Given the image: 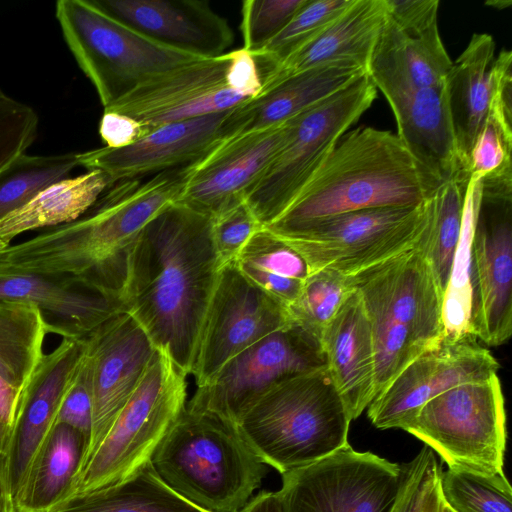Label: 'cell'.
I'll list each match as a JSON object with an SVG mask.
<instances>
[{
    "instance_id": "6da1fadb",
    "label": "cell",
    "mask_w": 512,
    "mask_h": 512,
    "mask_svg": "<svg viewBox=\"0 0 512 512\" xmlns=\"http://www.w3.org/2000/svg\"><path fill=\"white\" fill-rule=\"evenodd\" d=\"M221 267L211 218L180 202L158 213L128 254L125 311L188 376Z\"/></svg>"
},
{
    "instance_id": "7a4b0ae2",
    "label": "cell",
    "mask_w": 512,
    "mask_h": 512,
    "mask_svg": "<svg viewBox=\"0 0 512 512\" xmlns=\"http://www.w3.org/2000/svg\"><path fill=\"white\" fill-rule=\"evenodd\" d=\"M189 165L111 185L80 217L11 245L0 262L71 274L120 295L134 242L158 213L180 200Z\"/></svg>"
},
{
    "instance_id": "3957f363",
    "label": "cell",
    "mask_w": 512,
    "mask_h": 512,
    "mask_svg": "<svg viewBox=\"0 0 512 512\" xmlns=\"http://www.w3.org/2000/svg\"><path fill=\"white\" fill-rule=\"evenodd\" d=\"M272 232L341 213L422 204L439 187L399 137L372 127L343 135Z\"/></svg>"
},
{
    "instance_id": "277c9868",
    "label": "cell",
    "mask_w": 512,
    "mask_h": 512,
    "mask_svg": "<svg viewBox=\"0 0 512 512\" xmlns=\"http://www.w3.org/2000/svg\"><path fill=\"white\" fill-rule=\"evenodd\" d=\"M351 280L370 323L376 397L443 340V296L418 243Z\"/></svg>"
},
{
    "instance_id": "5b68a950",
    "label": "cell",
    "mask_w": 512,
    "mask_h": 512,
    "mask_svg": "<svg viewBox=\"0 0 512 512\" xmlns=\"http://www.w3.org/2000/svg\"><path fill=\"white\" fill-rule=\"evenodd\" d=\"M350 422L326 365L274 386L235 428L265 465L283 474L347 445Z\"/></svg>"
},
{
    "instance_id": "8992f818",
    "label": "cell",
    "mask_w": 512,
    "mask_h": 512,
    "mask_svg": "<svg viewBox=\"0 0 512 512\" xmlns=\"http://www.w3.org/2000/svg\"><path fill=\"white\" fill-rule=\"evenodd\" d=\"M150 464L176 493L208 512H241L267 471L235 427L187 408Z\"/></svg>"
},
{
    "instance_id": "52a82bcc",
    "label": "cell",
    "mask_w": 512,
    "mask_h": 512,
    "mask_svg": "<svg viewBox=\"0 0 512 512\" xmlns=\"http://www.w3.org/2000/svg\"><path fill=\"white\" fill-rule=\"evenodd\" d=\"M187 377L167 352L155 349L138 386L81 469L71 497L119 484L150 462L186 408Z\"/></svg>"
},
{
    "instance_id": "ba28073f",
    "label": "cell",
    "mask_w": 512,
    "mask_h": 512,
    "mask_svg": "<svg viewBox=\"0 0 512 512\" xmlns=\"http://www.w3.org/2000/svg\"><path fill=\"white\" fill-rule=\"evenodd\" d=\"M376 96V87L364 74L288 120L285 142L245 197L263 227L294 202L345 131L372 105Z\"/></svg>"
},
{
    "instance_id": "9c48e42d",
    "label": "cell",
    "mask_w": 512,
    "mask_h": 512,
    "mask_svg": "<svg viewBox=\"0 0 512 512\" xmlns=\"http://www.w3.org/2000/svg\"><path fill=\"white\" fill-rule=\"evenodd\" d=\"M55 14L69 50L104 109L150 77L199 59L146 38L90 0H59Z\"/></svg>"
},
{
    "instance_id": "30bf717a",
    "label": "cell",
    "mask_w": 512,
    "mask_h": 512,
    "mask_svg": "<svg viewBox=\"0 0 512 512\" xmlns=\"http://www.w3.org/2000/svg\"><path fill=\"white\" fill-rule=\"evenodd\" d=\"M427 221L426 199L418 206L356 210L271 232L304 258L310 273L353 276L413 248Z\"/></svg>"
},
{
    "instance_id": "8fae6325",
    "label": "cell",
    "mask_w": 512,
    "mask_h": 512,
    "mask_svg": "<svg viewBox=\"0 0 512 512\" xmlns=\"http://www.w3.org/2000/svg\"><path fill=\"white\" fill-rule=\"evenodd\" d=\"M404 431L436 452L448 468L487 475L503 472L507 429L498 375L438 394Z\"/></svg>"
},
{
    "instance_id": "7c38bea8",
    "label": "cell",
    "mask_w": 512,
    "mask_h": 512,
    "mask_svg": "<svg viewBox=\"0 0 512 512\" xmlns=\"http://www.w3.org/2000/svg\"><path fill=\"white\" fill-rule=\"evenodd\" d=\"M326 366L320 342L294 323L231 358L186 408L236 426L244 413L280 382Z\"/></svg>"
},
{
    "instance_id": "4fadbf2b",
    "label": "cell",
    "mask_w": 512,
    "mask_h": 512,
    "mask_svg": "<svg viewBox=\"0 0 512 512\" xmlns=\"http://www.w3.org/2000/svg\"><path fill=\"white\" fill-rule=\"evenodd\" d=\"M281 475L283 512H391L402 466L347 444Z\"/></svg>"
},
{
    "instance_id": "5bb4252c",
    "label": "cell",
    "mask_w": 512,
    "mask_h": 512,
    "mask_svg": "<svg viewBox=\"0 0 512 512\" xmlns=\"http://www.w3.org/2000/svg\"><path fill=\"white\" fill-rule=\"evenodd\" d=\"M290 323L286 307L249 281L235 262L222 266L191 373L197 387L208 384L231 358Z\"/></svg>"
},
{
    "instance_id": "9a60e30c",
    "label": "cell",
    "mask_w": 512,
    "mask_h": 512,
    "mask_svg": "<svg viewBox=\"0 0 512 512\" xmlns=\"http://www.w3.org/2000/svg\"><path fill=\"white\" fill-rule=\"evenodd\" d=\"M498 370L497 360L475 336L444 337L373 399L367 407L368 418L378 429L404 430L433 397L459 384L489 379Z\"/></svg>"
},
{
    "instance_id": "2e32d148",
    "label": "cell",
    "mask_w": 512,
    "mask_h": 512,
    "mask_svg": "<svg viewBox=\"0 0 512 512\" xmlns=\"http://www.w3.org/2000/svg\"><path fill=\"white\" fill-rule=\"evenodd\" d=\"M229 52L199 58L150 77L105 108L128 115L150 130L230 110L248 98L226 82Z\"/></svg>"
},
{
    "instance_id": "e0dca14e",
    "label": "cell",
    "mask_w": 512,
    "mask_h": 512,
    "mask_svg": "<svg viewBox=\"0 0 512 512\" xmlns=\"http://www.w3.org/2000/svg\"><path fill=\"white\" fill-rule=\"evenodd\" d=\"M85 341L92 431L83 466L138 386L156 349L142 326L126 311L101 324Z\"/></svg>"
},
{
    "instance_id": "ac0fdd59",
    "label": "cell",
    "mask_w": 512,
    "mask_h": 512,
    "mask_svg": "<svg viewBox=\"0 0 512 512\" xmlns=\"http://www.w3.org/2000/svg\"><path fill=\"white\" fill-rule=\"evenodd\" d=\"M289 121L224 138L189 165L178 202L214 218L245 200L286 140Z\"/></svg>"
},
{
    "instance_id": "d6986e66",
    "label": "cell",
    "mask_w": 512,
    "mask_h": 512,
    "mask_svg": "<svg viewBox=\"0 0 512 512\" xmlns=\"http://www.w3.org/2000/svg\"><path fill=\"white\" fill-rule=\"evenodd\" d=\"M0 302L31 304L47 333L83 339L116 314L125 311L119 294L84 278L40 273L0 262Z\"/></svg>"
},
{
    "instance_id": "ffe728a7",
    "label": "cell",
    "mask_w": 512,
    "mask_h": 512,
    "mask_svg": "<svg viewBox=\"0 0 512 512\" xmlns=\"http://www.w3.org/2000/svg\"><path fill=\"white\" fill-rule=\"evenodd\" d=\"M472 258L474 334L487 346H500L512 333V196H482Z\"/></svg>"
},
{
    "instance_id": "44dd1931",
    "label": "cell",
    "mask_w": 512,
    "mask_h": 512,
    "mask_svg": "<svg viewBox=\"0 0 512 512\" xmlns=\"http://www.w3.org/2000/svg\"><path fill=\"white\" fill-rule=\"evenodd\" d=\"M232 109L157 127L125 148L79 153V165L103 171L113 185L192 164L229 137Z\"/></svg>"
},
{
    "instance_id": "7402d4cb",
    "label": "cell",
    "mask_w": 512,
    "mask_h": 512,
    "mask_svg": "<svg viewBox=\"0 0 512 512\" xmlns=\"http://www.w3.org/2000/svg\"><path fill=\"white\" fill-rule=\"evenodd\" d=\"M85 338L62 339L57 348L44 354L22 394L5 450L13 499L55 423L62 399L84 358Z\"/></svg>"
},
{
    "instance_id": "603a6c76",
    "label": "cell",
    "mask_w": 512,
    "mask_h": 512,
    "mask_svg": "<svg viewBox=\"0 0 512 512\" xmlns=\"http://www.w3.org/2000/svg\"><path fill=\"white\" fill-rule=\"evenodd\" d=\"M99 10L146 38L198 58L226 53L234 41L225 18L206 1L90 0Z\"/></svg>"
},
{
    "instance_id": "cb8c5ba5",
    "label": "cell",
    "mask_w": 512,
    "mask_h": 512,
    "mask_svg": "<svg viewBox=\"0 0 512 512\" xmlns=\"http://www.w3.org/2000/svg\"><path fill=\"white\" fill-rule=\"evenodd\" d=\"M387 16L386 0H353L315 38L275 63L261 64L262 89L292 74L330 63H352L367 72Z\"/></svg>"
},
{
    "instance_id": "d4e9b609",
    "label": "cell",
    "mask_w": 512,
    "mask_h": 512,
    "mask_svg": "<svg viewBox=\"0 0 512 512\" xmlns=\"http://www.w3.org/2000/svg\"><path fill=\"white\" fill-rule=\"evenodd\" d=\"M397 136L438 186L469 174L461 163L450 114L446 83L387 98Z\"/></svg>"
},
{
    "instance_id": "484cf974",
    "label": "cell",
    "mask_w": 512,
    "mask_h": 512,
    "mask_svg": "<svg viewBox=\"0 0 512 512\" xmlns=\"http://www.w3.org/2000/svg\"><path fill=\"white\" fill-rule=\"evenodd\" d=\"M452 62L438 24L419 32L408 31L387 16L366 73L387 99L444 85Z\"/></svg>"
},
{
    "instance_id": "4316f807",
    "label": "cell",
    "mask_w": 512,
    "mask_h": 512,
    "mask_svg": "<svg viewBox=\"0 0 512 512\" xmlns=\"http://www.w3.org/2000/svg\"><path fill=\"white\" fill-rule=\"evenodd\" d=\"M320 345L348 415L358 418L375 398V356L370 323L354 289L325 326Z\"/></svg>"
},
{
    "instance_id": "83f0119b",
    "label": "cell",
    "mask_w": 512,
    "mask_h": 512,
    "mask_svg": "<svg viewBox=\"0 0 512 512\" xmlns=\"http://www.w3.org/2000/svg\"><path fill=\"white\" fill-rule=\"evenodd\" d=\"M364 74L362 67L347 62L324 64L292 74L234 107L229 136L285 123Z\"/></svg>"
},
{
    "instance_id": "f1b7e54d",
    "label": "cell",
    "mask_w": 512,
    "mask_h": 512,
    "mask_svg": "<svg viewBox=\"0 0 512 512\" xmlns=\"http://www.w3.org/2000/svg\"><path fill=\"white\" fill-rule=\"evenodd\" d=\"M88 438L66 424H54L37 449L14 499L16 512H53L75 488Z\"/></svg>"
},
{
    "instance_id": "f546056e",
    "label": "cell",
    "mask_w": 512,
    "mask_h": 512,
    "mask_svg": "<svg viewBox=\"0 0 512 512\" xmlns=\"http://www.w3.org/2000/svg\"><path fill=\"white\" fill-rule=\"evenodd\" d=\"M495 57L492 36L475 33L464 51L452 62L446 78L458 153L467 173L470 150L488 115Z\"/></svg>"
},
{
    "instance_id": "4dcf8cb0",
    "label": "cell",
    "mask_w": 512,
    "mask_h": 512,
    "mask_svg": "<svg viewBox=\"0 0 512 512\" xmlns=\"http://www.w3.org/2000/svg\"><path fill=\"white\" fill-rule=\"evenodd\" d=\"M111 185L109 177L100 170H88L50 185L26 205L0 220V253L24 232L77 219Z\"/></svg>"
},
{
    "instance_id": "1f68e13d",
    "label": "cell",
    "mask_w": 512,
    "mask_h": 512,
    "mask_svg": "<svg viewBox=\"0 0 512 512\" xmlns=\"http://www.w3.org/2000/svg\"><path fill=\"white\" fill-rule=\"evenodd\" d=\"M234 262L249 281L286 309L310 274L304 258L265 227L253 234Z\"/></svg>"
},
{
    "instance_id": "d6a6232c",
    "label": "cell",
    "mask_w": 512,
    "mask_h": 512,
    "mask_svg": "<svg viewBox=\"0 0 512 512\" xmlns=\"http://www.w3.org/2000/svg\"><path fill=\"white\" fill-rule=\"evenodd\" d=\"M53 512H208L191 503L156 474L150 462L125 481L69 498Z\"/></svg>"
},
{
    "instance_id": "836d02e7",
    "label": "cell",
    "mask_w": 512,
    "mask_h": 512,
    "mask_svg": "<svg viewBox=\"0 0 512 512\" xmlns=\"http://www.w3.org/2000/svg\"><path fill=\"white\" fill-rule=\"evenodd\" d=\"M481 190L480 180L469 179L464 196L460 237L442 301V319L446 338L475 336L472 241L481 205Z\"/></svg>"
},
{
    "instance_id": "e575fe53",
    "label": "cell",
    "mask_w": 512,
    "mask_h": 512,
    "mask_svg": "<svg viewBox=\"0 0 512 512\" xmlns=\"http://www.w3.org/2000/svg\"><path fill=\"white\" fill-rule=\"evenodd\" d=\"M469 176H456L437 187L427 198L428 221L418 242L444 296L457 249L465 190Z\"/></svg>"
},
{
    "instance_id": "d590c367",
    "label": "cell",
    "mask_w": 512,
    "mask_h": 512,
    "mask_svg": "<svg viewBox=\"0 0 512 512\" xmlns=\"http://www.w3.org/2000/svg\"><path fill=\"white\" fill-rule=\"evenodd\" d=\"M46 334L36 307L0 302V377L22 393L44 355Z\"/></svg>"
},
{
    "instance_id": "8d00e7d4",
    "label": "cell",
    "mask_w": 512,
    "mask_h": 512,
    "mask_svg": "<svg viewBox=\"0 0 512 512\" xmlns=\"http://www.w3.org/2000/svg\"><path fill=\"white\" fill-rule=\"evenodd\" d=\"M79 153L18 156L0 172V220L79 166Z\"/></svg>"
},
{
    "instance_id": "74e56055",
    "label": "cell",
    "mask_w": 512,
    "mask_h": 512,
    "mask_svg": "<svg viewBox=\"0 0 512 512\" xmlns=\"http://www.w3.org/2000/svg\"><path fill=\"white\" fill-rule=\"evenodd\" d=\"M439 489L443 503L454 512H512V489L504 472L448 468L440 472Z\"/></svg>"
},
{
    "instance_id": "f35d334b",
    "label": "cell",
    "mask_w": 512,
    "mask_h": 512,
    "mask_svg": "<svg viewBox=\"0 0 512 512\" xmlns=\"http://www.w3.org/2000/svg\"><path fill=\"white\" fill-rule=\"evenodd\" d=\"M353 290L351 276L333 270L311 272L287 308L290 321L320 342L325 326Z\"/></svg>"
},
{
    "instance_id": "ab89813d",
    "label": "cell",
    "mask_w": 512,
    "mask_h": 512,
    "mask_svg": "<svg viewBox=\"0 0 512 512\" xmlns=\"http://www.w3.org/2000/svg\"><path fill=\"white\" fill-rule=\"evenodd\" d=\"M353 0H307L286 26L255 57L257 63H275L297 50L337 18Z\"/></svg>"
},
{
    "instance_id": "60d3db41",
    "label": "cell",
    "mask_w": 512,
    "mask_h": 512,
    "mask_svg": "<svg viewBox=\"0 0 512 512\" xmlns=\"http://www.w3.org/2000/svg\"><path fill=\"white\" fill-rule=\"evenodd\" d=\"M307 0H246L240 29L243 47L252 55L274 38Z\"/></svg>"
},
{
    "instance_id": "b9f144b4",
    "label": "cell",
    "mask_w": 512,
    "mask_h": 512,
    "mask_svg": "<svg viewBox=\"0 0 512 512\" xmlns=\"http://www.w3.org/2000/svg\"><path fill=\"white\" fill-rule=\"evenodd\" d=\"M512 128L486 118L479 130L468 157L469 179H482L512 173Z\"/></svg>"
},
{
    "instance_id": "7bdbcfd3",
    "label": "cell",
    "mask_w": 512,
    "mask_h": 512,
    "mask_svg": "<svg viewBox=\"0 0 512 512\" xmlns=\"http://www.w3.org/2000/svg\"><path fill=\"white\" fill-rule=\"evenodd\" d=\"M38 127L36 111L0 88V172L33 144Z\"/></svg>"
},
{
    "instance_id": "ee69618b",
    "label": "cell",
    "mask_w": 512,
    "mask_h": 512,
    "mask_svg": "<svg viewBox=\"0 0 512 512\" xmlns=\"http://www.w3.org/2000/svg\"><path fill=\"white\" fill-rule=\"evenodd\" d=\"M401 466V485L391 512H422L429 494L439 481L442 466L427 446Z\"/></svg>"
},
{
    "instance_id": "f6af8a7d",
    "label": "cell",
    "mask_w": 512,
    "mask_h": 512,
    "mask_svg": "<svg viewBox=\"0 0 512 512\" xmlns=\"http://www.w3.org/2000/svg\"><path fill=\"white\" fill-rule=\"evenodd\" d=\"M212 220V237L221 266L234 262L253 234L262 228L244 201Z\"/></svg>"
},
{
    "instance_id": "bcb514c9",
    "label": "cell",
    "mask_w": 512,
    "mask_h": 512,
    "mask_svg": "<svg viewBox=\"0 0 512 512\" xmlns=\"http://www.w3.org/2000/svg\"><path fill=\"white\" fill-rule=\"evenodd\" d=\"M54 424L71 426L85 435L88 441L90 439L92 431V391L86 351L62 399Z\"/></svg>"
},
{
    "instance_id": "7dc6e473",
    "label": "cell",
    "mask_w": 512,
    "mask_h": 512,
    "mask_svg": "<svg viewBox=\"0 0 512 512\" xmlns=\"http://www.w3.org/2000/svg\"><path fill=\"white\" fill-rule=\"evenodd\" d=\"M229 88L248 98L256 97L262 90V81L255 57L244 48L229 52L226 70Z\"/></svg>"
},
{
    "instance_id": "c3c4849f",
    "label": "cell",
    "mask_w": 512,
    "mask_h": 512,
    "mask_svg": "<svg viewBox=\"0 0 512 512\" xmlns=\"http://www.w3.org/2000/svg\"><path fill=\"white\" fill-rule=\"evenodd\" d=\"M388 16L402 29L422 31L438 24V0H386Z\"/></svg>"
},
{
    "instance_id": "681fc988",
    "label": "cell",
    "mask_w": 512,
    "mask_h": 512,
    "mask_svg": "<svg viewBox=\"0 0 512 512\" xmlns=\"http://www.w3.org/2000/svg\"><path fill=\"white\" fill-rule=\"evenodd\" d=\"M150 131L140 121L118 112L104 110L99 122V135L105 147L120 149L128 147Z\"/></svg>"
},
{
    "instance_id": "f907efd6",
    "label": "cell",
    "mask_w": 512,
    "mask_h": 512,
    "mask_svg": "<svg viewBox=\"0 0 512 512\" xmlns=\"http://www.w3.org/2000/svg\"><path fill=\"white\" fill-rule=\"evenodd\" d=\"M22 392L0 377V421L8 427H12Z\"/></svg>"
},
{
    "instance_id": "816d5d0a",
    "label": "cell",
    "mask_w": 512,
    "mask_h": 512,
    "mask_svg": "<svg viewBox=\"0 0 512 512\" xmlns=\"http://www.w3.org/2000/svg\"><path fill=\"white\" fill-rule=\"evenodd\" d=\"M241 512H283L277 492L261 491Z\"/></svg>"
},
{
    "instance_id": "f5cc1de1",
    "label": "cell",
    "mask_w": 512,
    "mask_h": 512,
    "mask_svg": "<svg viewBox=\"0 0 512 512\" xmlns=\"http://www.w3.org/2000/svg\"><path fill=\"white\" fill-rule=\"evenodd\" d=\"M0 512H16L9 487L5 452H0Z\"/></svg>"
},
{
    "instance_id": "db71d44e",
    "label": "cell",
    "mask_w": 512,
    "mask_h": 512,
    "mask_svg": "<svg viewBox=\"0 0 512 512\" xmlns=\"http://www.w3.org/2000/svg\"><path fill=\"white\" fill-rule=\"evenodd\" d=\"M440 478V477H439ZM443 501L440 495L439 481L429 494L422 512H442Z\"/></svg>"
},
{
    "instance_id": "11a10c76",
    "label": "cell",
    "mask_w": 512,
    "mask_h": 512,
    "mask_svg": "<svg viewBox=\"0 0 512 512\" xmlns=\"http://www.w3.org/2000/svg\"><path fill=\"white\" fill-rule=\"evenodd\" d=\"M11 428L0 421V452H5Z\"/></svg>"
},
{
    "instance_id": "9f6ffc18",
    "label": "cell",
    "mask_w": 512,
    "mask_h": 512,
    "mask_svg": "<svg viewBox=\"0 0 512 512\" xmlns=\"http://www.w3.org/2000/svg\"><path fill=\"white\" fill-rule=\"evenodd\" d=\"M442 512H454V511L443 503Z\"/></svg>"
}]
</instances>
